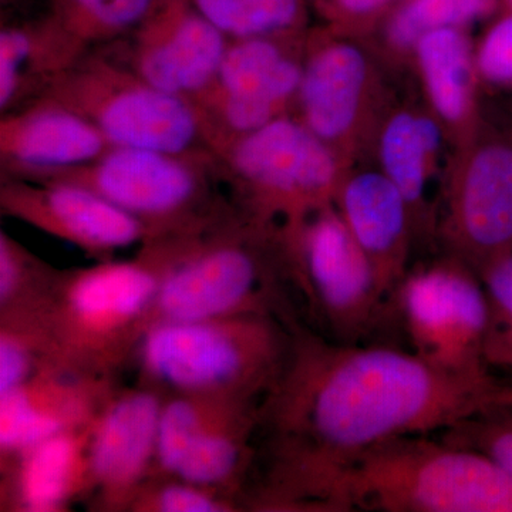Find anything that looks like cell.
<instances>
[{"label":"cell","mask_w":512,"mask_h":512,"mask_svg":"<svg viewBox=\"0 0 512 512\" xmlns=\"http://www.w3.org/2000/svg\"><path fill=\"white\" fill-rule=\"evenodd\" d=\"M493 373H454L410 349L339 343L296 326L258 403L255 458L241 504L254 512H335L343 477L377 444L429 434L497 400Z\"/></svg>","instance_id":"6da1fadb"},{"label":"cell","mask_w":512,"mask_h":512,"mask_svg":"<svg viewBox=\"0 0 512 512\" xmlns=\"http://www.w3.org/2000/svg\"><path fill=\"white\" fill-rule=\"evenodd\" d=\"M194 238L146 242L128 261L57 268L37 312L45 340L42 365L120 380L136 360L158 289Z\"/></svg>","instance_id":"7a4b0ae2"},{"label":"cell","mask_w":512,"mask_h":512,"mask_svg":"<svg viewBox=\"0 0 512 512\" xmlns=\"http://www.w3.org/2000/svg\"><path fill=\"white\" fill-rule=\"evenodd\" d=\"M298 302L278 229L235 211L185 248L158 289L147 332L160 323L241 315L274 316L295 328Z\"/></svg>","instance_id":"3957f363"},{"label":"cell","mask_w":512,"mask_h":512,"mask_svg":"<svg viewBox=\"0 0 512 512\" xmlns=\"http://www.w3.org/2000/svg\"><path fill=\"white\" fill-rule=\"evenodd\" d=\"M512 512V478L484 454L406 434L377 444L349 468L335 512Z\"/></svg>","instance_id":"277c9868"},{"label":"cell","mask_w":512,"mask_h":512,"mask_svg":"<svg viewBox=\"0 0 512 512\" xmlns=\"http://www.w3.org/2000/svg\"><path fill=\"white\" fill-rule=\"evenodd\" d=\"M295 328L265 315L160 323L137 350V382L167 394L259 402L284 367Z\"/></svg>","instance_id":"5b68a950"},{"label":"cell","mask_w":512,"mask_h":512,"mask_svg":"<svg viewBox=\"0 0 512 512\" xmlns=\"http://www.w3.org/2000/svg\"><path fill=\"white\" fill-rule=\"evenodd\" d=\"M286 271L315 332L339 343H365L389 298L369 259L332 204L278 229Z\"/></svg>","instance_id":"8992f818"},{"label":"cell","mask_w":512,"mask_h":512,"mask_svg":"<svg viewBox=\"0 0 512 512\" xmlns=\"http://www.w3.org/2000/svg\"><path fill=\"white\" fill-rule=\"evenodd\" d=\"M42 96L89 120L111 147L175 156L212 153L197 104L150 86L120 60L84 56L55 77Z\"/></svg>","instance_id":"52a82bcc"},{"label":"cell","mask_w":512,"mask_h":512,"mask_svg":"<svg viewBox=\"0 0 512 512\" xmlns=\"http://www.w3.org/2000/svg\"><path fill=\"white\" fill-rule=\"evenodd\" d=\"M207 158L111 147L93 163L33 181L89 188L137 218L147 242L195 237L235 212L212 192L210 170L200 165Z\"/></svg>","instance_id":"ba28073f"},{"label":"cell","mask_w":512,"mask_h":512,"mask_svg":"<svg viewBox=\"0 0 512 512\" xmlns=\"http://www.w3.org/2000/svg\"><path fill=\"white\" fill-rule=\"evenodd\" d=\"M238 194V212L272 227L295 224L332 204L342 180L328 143L299 121L281 116L218 151Z\"/></svg>","instance_id":"9c48e42d"},{"label":"cell","mask_w":512,"mask_h":512,"mask_svg":"<svg viewBox=\"0 0 512 512\" xmlns=\"http://www.w3.org/2000/svg\"><path fill=\"white\" fill-rule=\"evenodd\" d=\"M410 350L454 373H491L484 362L487 298L480 275L448 256L407 272L389 299Z\"/></svg>","instance_id":"30bf717a"},{"label":"cell","mask_w":512,"mask_h":512,"mask_svg":"<svg viewBox=\"0 0 512 512\" xmlns=\"http://www.w3.org/2000/svg\"><path fill=\"white\" fill-rule=\"evenodd\" d=\"M302 72L274 36L231 40L217 79L195 101L215 156L229 141L281 117L299 92Z\"/></svg>","instance_id":"8fae6325"},{"label":"cell","mask_w":512,"mask_h":512,"mask_svg":"<svg viewBox=\"0 0 512 512\" xmlns=\"http://www.w3.org/2000/svg\"><path fill=\"white\" fill-rule=\"evenodd\" d=\"M165 397L150 384H119L94 417L87 447L90 511L128 512L153 473Z\"/></svg>","instance_id":"7c38bea8"},{"label":"cell","mask_w":512,"mask_h":512,"mask_svg":"<svg viewBox=\"0 0 512 512\" xmlns=\"http://www.w3.org/2000/svg\"><path fill=\"white\" fill-rule=\"evenodd\" d=\"M126 60L161 92L197 101L210 90L231 39L188 0H158L128 36Z\"/></svg>","instance_id":"4fadbf2b"},{"label":"cell","mask_w":512,"mask_h":512,"mask_svg":"<svg viewBox=\"0 0 512 512\" xmlns=\"http://www.w3.org/2000/svg\"><path fill=\"white\" fill-rule=\"evenodd\" d=\"M0 210L50 237L70 242L96 261L148 241L147 228L133 215L89 188L64 181L5 177Z\"/></svg>","instance_id":"5bb4252c"},{"label":"cell","mask_w":512,"mask_h":512,"mask_svg":"<svg viewBox=\"0 0 512 512\" xmlns=\"http://www.w3.org/2000/svg\"><path fill=\"white\" fill-rule=\"evenodd\" d=\"M453 258L480 275L512 248V143L478 148L448 195L441 231Z\"/></svg>","instance_id":"9a60e30c"},{"label":"cell","mask_w":512,"mask_h":512,"mask_svg":"<svg viewBox=\"0 0 512 512\" xmlns=\"http://www.w3.org/2000/svg\"><path fill=\"white\" fill-rule=\"evenodd\" d=\"M119 384L40 365L26 382L0 394V463L40 441L89 426Z\"/></svg>","instance_id":"2e32d148"},{"label":"cell","mask_w":512,"mask_h":512,"mask_svg":"<svg viewBox=\"0 0 512 512\" xmlns=\"http://www.w3.org/2000/svg\"><path fill=\"white\" fill-rule=\"evenodd\" d=\"M109 148L99 128L49 97L8 111L0 120V158L6 177L42 180L93 163Z\"/></svg>","instance_id":"e0dca14e"},{"label":"cell","mask_w":512,"mask_h":512,"mask_svg":"<svg viewBox=\"0 0 512 512\" xmlns=\"http://www.w3.org/2000/svg\"><path fill=\"white\" fill-rule=\"evenodd\" d=\"M90 427L67 431L0 463V511L66 512L90 493Z\"/></svg>","instance_id":"ac0fdd59"},{"label":"cell","mask_w":512,"mask_h":512,"mask_svg":"<svg viewBox=\"0 0 512 512\" xmlns=\"http://www.w3.org/2000/svg\"><path fill=\"white\" fill-rule=\"evenodd\" d=\"M338 211L375 269L390 299L409 269L413 217L402 191L384 173L357 174L342 181Z\"/></svg>","instance_id":"d6986e66"},{"label":"cell","mask_w":512,"mask_h":512,"mask_svg":"<svg viewBox=\"0 0 512 512\" xmlns=\"http://www.w3.org/2000/svg\"><path fill=\"white\" fill-rule=\"evenodd\" d=\"M365 56L349 43H330L316 50L303 66L299 103L303 124L323 141L348 134L365 93Z\"/></svg>","instance_id":"ffe728a7"},{"label":"cell","mask_w":512,"mask_h":512,"mask_svg":"<svg viewBox=\"0 0 512 512\" xmlns=\"http://www.w3.org/2000/svg\"><path fill=\"white\" fill-rule=\"evenodd\" d=\"M440 146V130L429 117L413 113L394 116L380 141L383 173L402 191L413 225L423 214L430 161Z\"/></svg>","instance_id":"44dd1931"},{"label":"cell","mask_w":512,"mask_h":512,"mask_svg":"<svg viewBox=\"0 0 512 512\" xmlns=\"http://www.w3.org/2000/svg\"><path fill=\"white\" fill-rule=\"evenodd\" d=\"M414 47L434 109L448 123L463 120L470 107L471 80L470 45L463 30H433Z\"/></svg>","instance_id":"7402d4cb"},{"label":"cell","mask_w":512,"mask_h":512,"mask_svg":"<svg viewBox=\"0 0 512 512\" xmlns=\"http://www.w3.org/2000/svg\"><path fill=\"white\" fill-rule=\"evenodd\" d=\"M158 0H50L47 18L55 23L77 59L90 47L128 37Z\"/></svg>","instance_id":"603a6c76"},{"label":"cell","mask_w":512,"mask_h":512,"mask_svg":"<svg viewBox=\"0 0 512 512\" xmlns=\"http://www.w3.org/2000/svg\"><path fill=\"white\" fill-rule=\"evenodd\" d=\"M229 39L291 32L305 18V0H188Z\"/></svg>","instance_id":"cb8c5ba5"},{"label":"cell","mask_w":512,"mask_h":512,"mask_svg":"<svg viewBox=\"0 0 512 512\" xmlns=\"http://www.w3.org/2000/svg\"><path fill=\"white\" fill-rule=\"evenodd\" d=\"M56 269L0 232V316L39 312Z\"/></svg>","instance_id":"d4e9b609"},{"label":"cell","mask_w":512,"mask_h":512,"mask_svg":"<svg viewBox=\"0 0 512 512\" xmlns=\"http://www.w3.org/2000/svg\"><path fill=\"white\" fill-rule=\"evenodd\" d=\"M495 0H403L394 10L387 36L397 47H410L433 32L461 28L490 13Z\"/></svg>","instance_id":"484cf974"},{"label":"cell","mask_w":512,"mask_h":512,"mask_svg":"<svg viewBox=\"0 0 512 512\" xmlns=\"http://www.w3.org/2000/svg\"><path fill=\"white\" fill-rule=\"evenodd\" d=\"M231 495L175 476H150L138 488L128 512H239Z\"/></svg>","instance_id":"4316f807"},{"label":"cell","mask_w":512,"mask_h":512,"mask_svg":"<svg viewBox=\"0 0 512 512\" xmlns=\"http://www.w3.org/2000/svg\"><path fill=\"white\" fill-rule=\"evenodd\" d=\"M437 434L484 454L512 478V403L494 402Z\"/></svg>","instance_id":"83f0119b"},{"label":"cell","mask_w":512,"mask_h":512,"mask_svg":"<svg viewBox=\"0 0 512 512\" xmlns=\"http://www.w3.org/2000/svg\"><path fill=\"white\" fill-rule=\"evenodd\" d=\"M45 360L36 313L0 316V394L29 379Z\"/></svg>","instance_id":"f1b7e54d"},{"label":"cell","mask_w":512,"mask_h":512,"mask_svg":"<svg viewBox=\"0 0 512 512\" xmlns=\"http://www.w3.org/2000/svg\"><path fill=\"white\" fill-rule=\"evenodd\" d=\"M477 67L488 82L512 84V10L488 30L478 50Z\"/></svg>","instance_id":"f546056e"},{"label":"cell","mask_w":512,"mask_h":512,"mask_svg":"<svg viewBox=\"0 0 512 512\" xmlns=\"http://www.w3.org/2000/svg\"><path fill=\"white\" fill-rule=\"evenodd\" d=\"M484 362L501 380L512 379V315L488 326Z\"/></svg>","instance_id":"4dcf8cb0"},{"label":"cell","mask_w":512,"mask_h":512,"mask_svg":"<svg viewBox=\"0 0 512 512\" xmlns=\"http://www.w3.org/2000/svg\"><path fill=\"white\" fill-rule=\"evenodd\" d=\"M397 0H330V6L345 18H367L392 6Z\"/></svg>","instance_id":"1f68e13d"},{"label":"cell","mask_w":512,"mask_h":512,"mask_svg":"<svg viewBox=\"0 0 512 512\" xmlns=\"http://www.w3.org/2000/svg\"><path fill=\"white\" fill-rule=\"evenodd\" d=\"M495 402L512 403V379L503 380V389Z\"/></svg>","instance_id":"d6a6232c"},{"label":"cell","mask_w":512,"mask_h":512,"mask_svg":"<svg viewBox=\"0 0 512 512\" xmlns=\"http://www.w3.org/2000/svg\"><path fill=\"white\" fill-rule=\"evenodd\" d=\"M505 5L508 6V9L512 10V0H504Z\"/></svg>","instance_id":"836d02e7"}]
</instances>
